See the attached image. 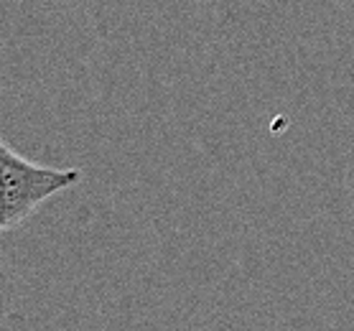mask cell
<instances>
[{
  "mask_svg": "<svg viewBox=\"0 0 354 331\" xmlns=\"http://www.w3.org/2000/svg\"><path fill=\"white\" fill-rule=\"evenodd\" d=\"M80 178L77 169H48L26 161L0 140V232L21 225L46 199L72 189Z\"/></svg>",
  "mask_w": 354,
  "mask_h": 331,
  "instance_id": "obj_1",
  "label": "cell"
}]
</instances>
